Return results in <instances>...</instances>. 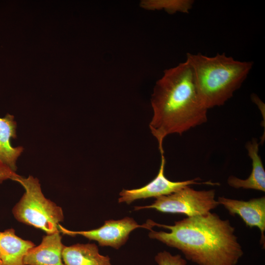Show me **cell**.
<instances>
[{"mask_svg":"<svg viewBox=\"0 0 265 265\" xmlns=\"http://www.w3.org/2000/svg\"><path fill=\"white\" fill-rule=\"evenodd\" d=\"M169 232L150 230L149 237L180 250L198 265H236L243 254L229 220L211 212L187 217L173 225L155 222Z\"/></svg>","mask_w":265,"mask_h":265,"instance_id":"1","label":"cell"},{"mask_svg":"<svg viewBox=\"0 0 265 265\" xmlns=\"http://www.w3.org/2000/svg\"><path fill=\"white\" fill-rule=\"evenodd\" d=\"M151 103L153 116L149 126L161 155L168 135H182L208 120V109L200 99L186 60L164 70L154 87Z\"/></svg>","mask_w":265,"mask_h":265,"instance_id":"2","label":"cell"},{"mask_svg":"<svg viewBox=\"0 0 265 265\" xmlns=\"http://www.w3.org/2000/svg\"><path fill=\"white\" fill-rule=\"evenodd\" d=\"M200 99L208 109L221 106L241 86L252 68V61H242L217 53L208 56L186 54Z\"/></svg>","mask_w":265,"mask_h":265,"instance_id":"3","label":"cell"},{"mask_svg":"<svg viewBox=\"0 0 265 265\" xmlns=\"http://www.w3.org/2000/svg\"><path fill=\"white\" fill-rule=\"evenodd\" d=\"M16 182L23 186L25 191L12 209L14 218L47 234L60 232L59 223L64 219L62 209L45 197L38 179L31 175L27 178L20 176Z\"/></svg>","mask_w":265,"mask_h":265,"instance_id":"4","label":"cell"},{"mask_svg":"<svg viewBox=\"0 0 265 265\" xmlns=\"http://www.w3.org/2000/svg\"><path fill=\"white\" fill-rule=\"evenodd\" d=\"M215 194L214 189L196 190L187 186L156 198L151 205L135 207L134 210L152 209L163 213H182L187 217L204 215L219 205Z\"/></svg>","mask_w":265,"mask_h":265,"instance_id":"5","label":"cell"},{"mask_svg":"<svg viewBox=\"0 0 265 265\" xmlns=\"http://www.w3.org/2000/svg\"><path fill=\"white\" fill-rule=\"evenodd\" d=\"M154 221L149 219L142 225H139L133 218L126 217L119 220H108L103 226L88 231H73L59 225V229L63 234L71 236H82L90 240L97 241L101 246H110L119 249L128 239L131 232L136 228L151 230Z\"/></svg>","mask_w":265,"mask_h":265,"instance_id":"6","label":"cell"},{"mask_svg":"<svg viewBox=\"0 0 265 265\" xmlns=\"http://www.w3.org/2000/svg\"><path fill=\"white\" fill-rule=\"evenodd\" d=\"M166 160L164 154L161 155V162L157 176L143 187L132 189H123L119 193V203L130 204L133 201L148 198H155L173 193L186 186L192 185L205 184L211 186L219 185L211 181L199 182V178L183 181L174 182L168 179L164 174Z\"/></svg>","mask_w":265,"mask_h":265,"instance_id":"7","label":"cell"},{"mask_svg":"<svg viewBox=\"0 0 265 265\" xmlns=\"http://www.w3.org/2000/svg\"><path fill=\"white\" fill-rule=\"evenodd\" d=\"M217 202L222 205L232 216L238 215L246 225L257 227L261 232L260 243L265 247V197L253 198L248 201L218 197Z\"/></svg>","mask_w":265,"mask_h":265,"instance_id":"8","label":"cell"},{"mask_svg":"<svg viewBox=\"0 0 265 265\" xmlns=\"http://www.w3.org/2000/svg\"><path fill=\"white\" fill-rule=\"evenodd\" d=\"M64 246L60 232L47 234L39 245L26 253L24 265H65L62 256Z\"/></svg>","mask_w":265,"mask_h":265,"instance_id":"9","label":"cell"},{"mask_svg":"<svg viewBox=\"0 0 265 265\" xmlns=\"http://www.w3.org/2000/svg\"><path fill=\"white\" fill-rule=\"evenodd\" d=\"M259 143L255 138L245 145L248 157L252 161V171L246 179L230 176L227 179L228 185L235 188L250 189L265 191V170L259 154Z\"/></svg>","mask_w":265,"mask_h":265,"instance_id":"10","label":"cell"},{"mask_svg":"<svg viewBox=\"0 0 265 265\" xmlns=\"http://www.w3.org/2000/svg\"><path fill=\"white\" fill-rule=\"evenodd\" d=\"M35 246L31 241L17 236L13 228L0 232V259L2 265H24L26 254Z\"/></svg>","mask_w":265,"mask_h":265,"instance_id":"11","label":"cell"},{"mask_svg":"<svg viewBox=\"0 0 265 265\" xmlns=\"http://www.w3.org/2000/svg\"><path fill=\"white\" fill-rule=\"evenodd\" d=\"M16 127L13 115L7 113L0 117V161L15 172L16 161L24 150L21 146L11 145V139L17 137Z\"/></svg>","mask_w":265,"mask_h":265,"instance_id":"12","label":"cell"},{"mask_svg":"<svg viewBox=\"0 0 265 265\" xmlns=\"http://www.w3.org/2000/svg\"><path fill=\"white\" fill-rule=\"evenodd\" d=\"M62 256L65 265H111L109 257L100 254L94 243L65 246Z\"/></svg>","mask_w":265,"mask_h":265,"instance_id":"13","label":"cell"},{"mask_svg":"<svg viewBox=\"0 0 265 265\" xmlns=\"http://www.w3.org/2000/svg\"><path fill=\"white\" fill-rule=\"evenodd\" d=\"M193 0H143L140 6L148 10H163L168 14L188 13L194 4Z\"/></svg>","mask_w":265,"mask_h":265,"instance_id":"14","label":"cell"},{"mask_svg":"<svg viewBox=\"0 0 265 265\" xmlns=\"http://www.w3.org/2000/svg\"><path fill=\"white\" fill-rule=\"evenodd\" d=\"M158 265H186V261L179 254L173 255L166 251L158 253L155 256Z\"/></svg>","mask_w":265,"mask_h":265,"instance_id":"15","label":"cell"},{"mask_svg":"<svg viewBox=\"0 0 265 265\" xmlns=\"http://www.w3.org/2000/svg\"><path fill=\"white\" fill-rule=\"evenodd\" d=\"M20 176L0 161V183L7 180L16 181Z\"/></svg>","mask_w":265,"mask_h":265,"instance_id":"16","label":"cell"},{"mask_svg":"<svg viewBox=\"0 0 265 265\" xmlns=\"http://www.w3.org/2000/svg\"><path fill=\"white\" fill-rule=\"evenodd\" d=\"M0 265H2V263L0 259Z\"/></svg>","mask_w":265,"mask_h":265,"instance_id":"17","label":"cell"}]
</instances>
